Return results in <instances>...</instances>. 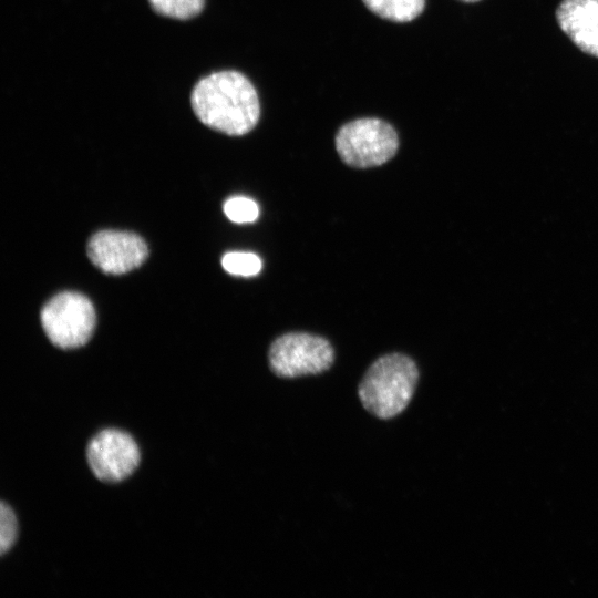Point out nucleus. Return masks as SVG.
<instances>
[{"label": "nucleus", "instance_id": "9", "mask_svg": "<svg viewBox=\"0 0 598 598\" xmlns=\"http://www.w3.org/2000/svg\"><path fill=\"white\" fill-rule=\"evenodd\" d=\"M377 16L394 21L409 22L421 14L425 0H362Z\"/></svg>", "mask_w": 598, "mask_h": 598}, {"label": "nucleus", "instance_id": "11", "mask_svg": "<svg viewBox=\"0 0 598 598\" xmlns=\"http://www.w3.org/2000/svg\"><path fill=\"white\" fill-rule=\"evenodd\" d=\"M158 14L187 20L197 16L204 8L205 0H148Z\"/></svg>", "mask_w": 598, "mask_h": 598}, {"label": "nucleus", "instance_id": "13", "mask_svg": "<svg viewBox=\"0 0 598 598\" xmlns=\"http://www.w3.org/2000/svg\"><path fill=\"white\" fill-rule=\"evenodd\" d=\"M18 536L17 517L4 502L0 506V554L4 555L11 549Z\"/></svg>", "mask_w": 598, "mask_h": 598}, {"label": "nucleus", "instance_id": "12", "mask_svg": "<svg viewBox=\"0 0 598 598\" xmlns=\"http://www.w3.org/2000/svg\"><path fill=\"white\" fill-rule=\"evenodd\" d=\"M224 213L236 224L252 223L258 218V204L246 196H233L224 203Z\"/></svg>", "mask_w": 598, "mask_h": 598}, {"label": "nucleus", "instance_id": "7", "mask_svg": "<svg viewBox=\"0 0 598 598\" xmlns=\"http://www.w3.org/2000/svg\"><path fill=\"white\" fill-rule=\"evenodd\" d=\"M147 255L143 238L128 231L101 230L87 244L91 261L110 275H122L140 267Z\"/></svg>", "mask_w": 598, "mask_h": 598}, {"label": "nucleus", "instance_id": "8", "mask_svg": "<svg viewBox=\"0 0 598 598\" xmlns=\"http://www.w3.org/2000/svg\"><path fill=\"white\" fill-rule=\"evenodd\" d=\"M556 18L560 29L581 51L598 58V0H563Z\"/></svg>", "mask_w": 598, "mask_h": 598}, {"label": "nucleus", "instance_id": "4", "mask_svg": "<svg viewBox=\"0 0 598 598\" xmlns=\"http://www.w3.org/2000/svg\"><path fill=\"white\" fill-rule=\"evenodd\" d=\"M95 321V310L90 299L74 291L55 295L41 311L47 337L61 349L84 346L93 333Z\"/></svg>", "mask_w": 598, "mask_h": 598}, {"label": "nucleus", "instance_id": "2", "mask_svg": "<svg viewBox=\"0 0 598 598\" xmlns=\"http://www.w3.org/2000/svg\"><path fill=\"white\" fill-rule=\"evenodd\" d=\"M419 370L415 362L402 353H389L377 359L358 386L363 408L378 419L389 420L409 405L416 389Z\"/></svg>", "mask_w": 598, "mask_h": 598}, {"label": "nucleus", "instance_id": "14", "mask_svg": "<svg viewBox=\"0 0 598 598\" xmlns=\"http://www.w3.org/2000/svg\"><path fill=\"white\" fill-rule=\"evenodd\" d=\"M461 1H463V2H476L478 0H461Z\"/></svg>", "mask_w": 598, "mask_h": 598}, {"label": "nucleus", "instance_id": "3", "mask_svg": "<svg viewBox=\"0 0 598 598\" xmlns=\"http://www.w3.org/2000/svg\"><path fill=\"white\" fill-rule=\"evenodd\" d=\"M395 130L377 117L358 118L342 125L336 135V150L349 166L368 168L382 165L396 153Z\"/></svg>", "mask_w": 598, "mask_h": 598}, {"label": "nucleus", "instance_id": "1", "mask_svg": "<svg viewBox=\"0 0 598 598\" xmlns=\"http://www.w3.org/2000/svg\"><path fill=\"white\" fill-rule=\"evenodd\" d=\"M190 103L203 124L231 136L250 132L260 116L256 89L244 74L234 70L200 79L193 89Z\"/></svg>", "mask_w": 598, "mask_h": 598}, {"label": "nucleus", "instance_id": "10", "mask_svg": "<svg viewBox=\"0 0 598 598\" xmlns=\"http://www.w3.org/2000/svg\"><path fill=\"white\" fill-rule=\"evenodd\" d=\"M221 266L230 275L251 277L260 272L262 262L254 252L229 251L223 256Z\"/></svg>", "mask_w": 598, "mask_h": 598}, {"label": "nucleus", "instance_id": "5", "mask_svg": "<svg viewBox=\"0 0 598 598\" xmlns=\"http://www.w3.org/2000/svg\"><path fill=\"white\" fill-rule=\"evenodd\" d=\"M334 361L330 342L306 332H290L275 339L268 351L270 370L280 378H297L327 371Z\"/></svg>", "mask_w": 598, "mask_h": 598}, {"label": "nucleus", "instance_id": "6", "mask_svg": "<svg viewBox=\"0 0 598 598\" xmlns=\"http://www.w3.org/2000/svg\"><path fill=\"white\" fill-rule=\"evenodd\" d=\"M86 460L93 475L105 483H118L138 467L141 452L126 432L106 429L94 435L86 447Z\"/></svg>", "mask_w": 598, "mask_h": 598}]
</instances>
